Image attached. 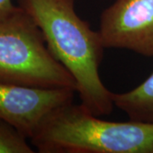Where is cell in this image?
Instances as JSON below:
<instances>
[{
    "label": "cell",
    "instance_id": "obj_1",
    "mask_svg": "<svg viewBox=\"0 0 153 153\" xmlns=\"http://www.w3.org/2000/svg\"><path fill=\"white\" fill-rule=\"evenodd\" d=\"M33 19L56 60L75 79L81 105L97 117L113 109L112 92L99 72L104 45L99 32L77 16L75 0H18Z\"/></svg>",
    "mask_w": 153,
    "mask_h": 153
},
{
    "label": "cell",
    "instance_id": "obj_2",
    "mask_svg": "<svg viewBox=\"0 0 153 153\" xmlns=\"http://www.w3.org/2000/svg\"><path fill=\"white\" fill-rule=\"evenodd\" d=\"M30 140L40 153H153V123L102 120L71 102L48 115Z\"/></svg>",
    "mask_w": 153,
    "mask_h": 153
},
{
    "label": "cell",
    "instance_id": "obj_3",
    "mask_svg": "<svg viewBox=\"0 0 153 153\" xmlns=\"http://www.w3.org/2000/svg\"><path fill=\"white\" fill-rule=\"evenodd\" d=\"M0 82L76 91L75 79L53 56L40 29L20 6L0 21Z\"/></svg>",
    "mask_w": 153,
    "mask_h": 153
},
{
    "label": "cell",
    "instance_id": "obj_4",
    "mask_svg": "<svg viewBox=\"0 0 153 153\" xmlns=\"http://www.w3.org/2000/svg\"><path fill=\"white\" fill-rule=\"evenodd\" d=\"M105 49H123L153 57V0H117L100 17Z\"/></svg>",
    "mask_w": 153,
    "mask_h": 153
},
{
    "label": "cell",
    "instance_id": "obj_5",
    "mask_svg": "<svg viewBox=\"0 0 153 153\" xmlns=\"http://www.w3.org/2000/svg\"><path fill=\"white\" fill-rule=\"evenodd\" d=\"M76 90L41 88L0 82V118L31 139L53 111L71 103Z\"/></svg>",
    "mask_w": 153,
    "mask_h": 153
},
{
    "label": "cell",
    "instance_id": "obj_6",
    "mask_svg": "<svg viewBox=\"0 0 153 153\" xmlns=\"http://www.w3.org/2000/svg\"><path fill=\"white\" fill-rule=\"evenodd\" d=\"M111 97L129 120L153 123V72L138 87L126 93H112Z\"/></svg>",
    "mask_w": 153,
    "mask_h": 153
},
{
    "label": "cell",
    "instance_id": "obj_7",
    "mask_svg": "<svg viewBox=\"0 0 153 153\" xmlns=\"http://www.w3.org/2000/svg\"><path fill=\"white\" fill-rule=\"evenodd\" d=\"M27 140L14 126L0 118V153H33Z\"/></svg>",
    "mask_w": 153,
    "mask_h": 153
},
{
    "label": "cell",
    "instance_id": "obj_8",
    "mask_svg": "<svg viewBox=\"0 0 153 153\" xmlns=\"http://www.w3.org/2000/svg\"><path fill=\"white\" fill-rule=\"evenodd\" d=\"M19 9V6L13 4L11 0H0V21L13 15Z\"/></svg>",
    "mask_w": 153,
    "mask_h": 153
}]
</instances>
